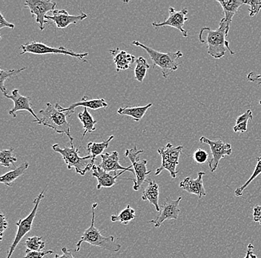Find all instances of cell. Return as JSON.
<instances>
[{
	"label": "cell",
	"mask_w": 261,
	"mask_h": 258,
	"mask_svg": "<svg viewBox=\"0 0 261 258\" xmlns=\"http://www.w3.org/2000/svg\"><path fill=\"white\" fill-rule=\"evenodd\" d=\"M228 35L227 24L223 18L216 30H213L210 27L202 28L198 38L201 43L207 45L208 55L216 60H219L225 56L227 51L231 55L236 54L231 50L229 42L226 40Z\"/></svg>",
	"instance_id": "cell-1"
},
{
	"label": "cell",
	"mask_w": 261,
	"mask_h": 258,
	"mask_svg": "<svg viewBox=\"0 0 261 258\" xmlns=\"http://www.w3.org/2000/svg\"><path fill=\"white\" fill-rule=\"evenodd\" d=\"M97 205L98 204L95 202L92 205V218H91V226L84 231L81 239L76 243V248H75L76 252L80 251L81 244L84 242L89 243L92 246H97L101 249L112 251V252H118L121 249V246L114 241V237L102 236L100 231L96 228L94 221H95V209Z\"/></svg>",
	"instance_id": "cell-2"
},
{
	"label": "cell",
	"mask_w": 261,
	"mask_h": 258,
	"mask_svg": "<svg viewBox=\"0 0 261 258\" xmlns=\"http://www.w3.org/2000/svg\"><path fill=\"white\" fill-rule=\"evenodd\" d=\"M40 113V123L39 125L46 126L49 128L53 129L56 133L65 134L69 138L70 142H73L71 135V126L67 121L68 112H63L56 106L50 103H47L46 108L42 109Z\"/></svg>",
	"instance_id": "cell-3"
},
{
	"label": "cell",
	"mask_w": 261,
	"mask_h": 258,
	"mask_svg": "<svg viewBox=\"0 0 261 258\" xmlns=\"http://www.w3.org/2000/svg\"><path fill=\"white\" fill-rule=\"evenodd\" d=\"M132 45L140 47L146 51L151 60H152L154 68L156 66L160 67L162 70L163 78H167L171 73L178 69L179 65L178 60L184 55L180 51L163 53V52H158V51L153 50L152 48L146 46L136 40H134L132 42Z\"/></svg>",
	"instance_id": "cell-4"
},
{
	"label": "cell",
	"mask_w": 261,
	"mask_h": 258,
	"mask_svg": "<svg viewBox=\"0 0 261 258\" xmlns=\"http://www.w3.org/2000/svg\"><path fill=\"white\" fill-rule=\"evenodd\" d=\"M52 149L63 156L68 170L74 168L76 174L81 176L86 175L87 167L91 162V156L89 155L85 157H81L79 156V148H75L73 142H71L69 148H62L59 144H55L52 145Z\"/></svg>",
	"instance_id": "cell-5"
},
{
	"label": "cell",
	"mask_w": 261,
	"mask_h": 258,
	"mask_svg": "<svg viewBox=\"0 0 261 258\" xmlns=\"http://www.w3.org/2000/svg\"><path fill=\"white\" fill-rule=\"evenodd\" d=\"M20 49L22 50V52L20 53L21 55L26 53L33 54V55H48V54H51V55H68V56L83 60L85 63H88L87 60H84V58L89 55L88 52L76 53L73 50H67L64 46L55 48V47L48 46V45L41 42L33 41L27 42V43L21 45Z\"/></svg>",
	"instance_id": "cell-6"
},
{
	"label": "cell",
	"mask_w": 261,
	"mask_h": 258,
	"mask_svg": "<svg viewBox=\"0 0 261 258\" xmlns=\"http://www.w3.org/2000/svg\"><path fill=\"white\" fill-rule=\"evenodd\" d=\"M182 149L184 147H174L171 143H168L164 148H159L158 152L162 158V164L155 171V175H160L163 171L166 170L170 173L171 178L175 179L178 173L176 168L178 166Z\"/></svg>",
	"instance_id": "cell-7"
},
{
	"label": "cell",
	"mask_w": 261,
	"mask_h": 258,
	"mask_svg": "<svg viewBox=\"0 0 261 258\" xmlns=\"http://www.w3.org/2000/svg\"><path fill=\"white\" fill-rule=\"evenodd\" d=\"M48 187V185L45 186L44 190L39 194L38 197L34 200V207L29 214V216L26 217L24 219H21L17 223H16L17 226V231L14 241L11 244V247L8 250V256L6 258H11L12 257L13 253L14 250L16 249V246L19 244V242L22 241V238L27 234L28 233L32 231L33 222H34V218L37 215V210H38L39 205H40L41 201L44 198V193H45V189Z\"/></svg>",
	"instance_id": "cell-8"
},
{
	"label": "cell",
	"mask_w": 261,
	"mask_h": 258,
	"mask_svg": "<svg viewBox=\"0 0 261 258\" xmlns=\"http://www.w3.org/2000/svg\"><path fill=\"white\" fill-rule=\"evenodd\" d=\"M143 150H138L137 146L134 147L132 149L126 150L125 152V157L129 158L132 162V168L135 171V179L132 180L134 182L133 189L135 192H138L141 187L142 184L146 182V176L151 174V171H148L147 169V160L140 161L139 155L143 153Z\"/></svg>",
	"instance_id": "cell-9"
},
{
	"label": "cell",
	"mask_w": 261,
	"mask_h": 258,
	"mask_svg": "<svg viewBox=\"0 0 261 258\" xmlns=\"http://www.w3.org/2000/svg\"><path fill=\"white\" fill-rule=\"evenodd\" d=\"M24 6L30 10L32 17L35 18L36 22L41 31H43L45 24H48L46 19L47 13L54 11L57 6V3L50 0H27Z\"/></svg>",
	"instance_id": "cell-10"
},
{
	"label": "cell",
	"mask_w": 261,
	"mask_h": 258,
	"mask_svg": "<svg viewBox=\"0 0 261 258\" xmlns=\"http://www.w3.org/2000/svg\"><path fill=\"white\" fill-rule=\"evenodd\" d=\"M200 142L206 144L211 149L212 158L208 161V167L212 173L216 171L220 160L226 156H230L232 153V147L230 144L222 142L221 140L208 139L206 137H200Z\"/></svg>",
	"instance_id": "cell-11"
},
{
	"label": "cell",
	"mask_w": 261,
	"mask_h": 258,
	"mask_svg": "<svg viewBox=\"0 0 261 258\" xmlns=\"http://www.w3.org/2000/svg\"><path fill=\"white\" fill-rule=\"evenodd\" d=\"M181 200L182 197H179L177 200H171L170 197L166 198L161 206L160 215L155 220H150L148 223L154 225L155 228H159L166 220H177L180 212L179 205Z\"/></svg>",
	"instance_id": "cell-12"
},
{
	"label": "cell",
	"mask_w": 261,
	"mask_h": 258,
	"mask_svg": "<svg viewBox=\"0 0 261 258\" xmlns=\"http://www.w3.org/2000/svg\"><path fill=\"white\" fill-rule=\"evenodd\" d=\"M169 17L166 20L162 22H154L152 26L156 29L163 27V26H170V27L175 28L182 33L184 37H187L189 34H188L187 31L184 29V26L188 20V17H187V14L189 13L188 10L182 9L181 11H176L174 8L170 7L169 9Z\"/></svg>",
	"instance_id": "cell-13"
},
{
	"label": "cell",
	"mask_w": 261,
	"mask_h": 258,
	"mask_svg": "<svg viewBox=\"0 0 261 258\" xmlns=\"http://www.w3.org/2000/svg\"><path fill=\"white\" fill-rule=\"evenodd\" d=\"M5 97L14 101V107L9 111L10 115H12L13 118H14V119L16 118V112H19V111H28L32 114L33 116L35 118V120L33 121V122H37L39 125L40 118L34 113V109H33L32 104H31L30 98L22 96L17 89H14L11 95H6Z\"/></svg>",
	"instance_id": "cell-14"
},
{
	"label": "cell",
	"mask_w": 261,
	"mask_h": 258,
	"mask_svg": "<svg viewBox=\"0 0 261 258\" xmlns=\"http://www.w3.org/2000/svg\"><path fill=\"white\" fill-rule=\"evenodd\" d=\"M53 15H47V20H51L55 22L58 29H66L71 24H77L78 22L84 20L88 17V15L83 11L79 15H70L68 11L65 10H57L52 11Z\"/></svg>",
	"instance_id": "cell-15"
},
{
	"label": "cell",
	"mask_w": 261,
	"mask_h": 258,
	"mask_svg": "<svg viewBox=\"0 0 261 258\" xmlns=\"http://www.w3.org/2000/svg\"><path fill=\"white\" fill-rule=\"evenodd\" d=\"M55 106L60 109L61 112H68V117L71 116L75 112V109L77 107H84V108H89L97 110L99 109H106L109 107V104L106 102L105 99H89L87 96H83L81 101L74 103L71 104L67 108H63L59 104H55Z\"/></svg>",
	"instance_id": "cell-16"
},
{
	"label": "cell",
	"mask_w": 261,
	"mask_h": 258,
	"mask_svg": "<svg viewBox=\"0 0 261 258\" xmlns=\"http://www.w3.org/2000/svg\"><path fill=\"white\" fill-rule=\"evenodd\" d=\"M102 161L99 164L103 171L106 172H117V171H125L135 174L132 166L129 167L122 166L120 164V158H119L118 152L113 151L112 153H102L101 155Z\"/></svg>",
	"instance_id": "cell-17"
},
{
	"label": "cell",
	"mask_w": 261,
	"mask_h": 258,
	"mask_svg": "<svg viewBox=\"0 0 261 258\" xmlns=\"http://www.w3.org/2000/svg\"><path fill=\"white\" fill-rule=\"evenodd\" d=\"M205 175V172L200 171L198 173L197 179H192V178L188 176L179 182V187L184 189L189 194H195V195L198 196L199 198H202V197L206 195L203 180V176Z\"/></svg>",
	"instance_id": "cell-18"
},
{
	"label": "cell",
	"mask_w": 261,
	"mask_h": 258,
	"mask_svg": "<svg viewBox=\"0 0 261 258\" xmlns=\"http://www.w3.org/2000/svg\"><path fill=\"white\" fill-rule=\"evenodd\" d=\"M92 171V176L97 179V190H101L102 187L109 189V187H113L117 183V178L120 177L123 173L125 172V171H122L119 174L116 172H106L100 167L95 165L93 167Z\"/></svg>",
	"instance_id": "cell-19"
},
{
	"label": "cell",
	"mask_w": 261,
	"mask_h": 258,
	"mask_svg": "<svg viewBox=\"0 0 261 258\" xmlns=\"http://www.w3.org/2000/svg\"><path fill=\"white\" fill-rule=\"evenodd\" d=\"M110 53L113 57L117 72L128 69L137 60L134 55L128 54L125 51L120 50L118 48L111 50Z\"/></svg>",
	"instance_id": "cell-20"
},
{
	"label": "cell",
	"mask_w": 261,
	"mask_h": 258,
	"mask_svg": "<svg viewBox=\"0 0 261 258\" xmlns=\"http://www.w3.org/2000/svg\"><path fill=\"white\" fill-rule=\"evenodd\" d=\"M217 3H219L221 7L223 8V12H224L223 19L227 24L228 30L229 32L232 18L236 15L240 8L244 5V0H227V1L217 0Z\"/></svg>",
	"instance_id": "cell-21"
},
{
	"label": "cell",
	"mask_w": 261,
	"mask_h": 258,
	"mask_svg": "<svg viewBox=\"0 0 261 258\" xmlns=\"http://www.w3.org/2000/svg\"><path fill=\"white\" fill-rule=\"evenodd\" d=\"M146 182H148V185L143 191L142 200L148 201L150 203L154 205L155 210L160 212L161 206L159 205V185L151 179H148Z\"/></svg>",
	"instance_id": "cell-22"
},
{
	"label": "cell",
	"mask_w": 261,
	"mask_h": 258,
	"mask_svg": "<svg viewBox=\"0 0 261 258\" xmlns=\"http://www.w3.org/2000/svg\"><path fill=\"white\" fill-rule=\"evenodd\" d=\"M114 138V135H111L109 139L101 142V143H96V142H89L86 147L89 156H91V162L89 163V166L87 167L86 171H89L90 170H92L93 167L94 166L96 159L98 156H101L103 153L104 150L109 147V143Z\"/></svg>",
	"instance_id": "cell-23"
},
{
	"label": "cell",
	"mask_w": 261,
	"mask_h": 258,
	"mask_svg": "<svg viewBox=\"0 0 261 258\" xmlns=\"http://www.w3.org/2000/svg\"><path fill=\"white\" fill-rule=\"evenodd\" d=\"M152 103L143 107H120L117 110V113L120 115H127L133 118L135 122H140L150 107H152Z\"/></svg>",
	"instance_id": "cell-24"
},
{
	"label": "cell",
	"mask_w": 261,
	"mask_h": 258,
	"mask_svg": "<svg viewBox=\"0 0 261 258\" xmlns=\"http://www.w3.org/2000/svg\"><path fill=\"white\" fill-rule=\"evenodd\" d=\"M29 164L25 161L22 163L20 166L16 168L15 169L6 173V174L3 175L0 177V182L1 183L6 184L8 187L12 186L13 182L16 180L18 178L20 177L23 175L24 173L25 172L26 170L29 168Z\"/></svg>",
	"instance_id": "cell-25"
},
{
	"label": "cell",
	"mask_w": 261,
	"mask_h": 258,
	"mask_svg": "<svg viewBox=\"0 0 261 258\" xmlns=\"http://www.w3.org/2000/svg\"><path fill=\"white\" fill-rule=\"evenodd\" d=\"M78 119L83 124L84 133L83 134V138L86 136V134L91 133L95 131L97 121L94 119V117L91 115V113L88 111L87 108H84L83 112L78 113Z\"/></svg>",
	"instance_id": "cell-26"
},
{
	"label": "cell",
	"mask_w": 261,
	"mask_h": 258,
	"mask_svg": "<svg viewBox=\"0 0 261 258\" xmlns=\"http://www.w3.org/2000/svg\"><path fill=\"white\" fill-rule=\"evenodd\" d=\"M135 210L132 208L130 205H127L126 208L123 209L120 214L117 215H112L111 217V220L112 222H119L123 225H128L132 220H135Z\"/></svg>",
	"instance_id": "cell-27"
},
{
	"label": "cell",
	"mask_w": 261,
	"mask_h": 258,
	"mask_svg": "<svg viewBox=\"0 0 261 258\" xmlns=\"http://www.w3.org/2000/svg\"><path fill=\"white\" fill-rule=\"evenodd\" d=\"M252 119V112L251 109H248L243 115L237 118L236 126L233 128L234 133H246L247 131L248 122Z\"/></svg>",
	"instance_id": "cell-28"
},
{
	"label": "cell",
	"mask_w": 261,
	"mask_h": 258,
	"mask_svg": "<svg viewBox=\"0 0 261 258\" xmlns=\"http://www.w3.org/2000/svg\"><path fill=\"white\" fill-rule=\"evenodd\" d=\"M150 68V65L147 63L146 59L139 57L136 60V66L135 68V79L140 83H143L146 78L147 71Z\"/></svg>",
	"instance_id": "cell-29"
},
{
	"label": "cell",
	"mask_w": 261,
	"mask_h": 258,
	"mask_svg": "<svg viewBox=\"0 0 261 258\" xmlns=\"http://www.w3.org/2000/svg\"><path fill=\"white\" fill-rule=\"evenodd\" d=\"M256 160H257V164H256L255 168H254L252 175L248 179L247 182H245L241 187L236 189V191H234V195H236V197H241V196L244 194V191L247 189L248 186L252 183L253 181H254L257 176L261 174V156L256 158Z\"/></svg>",
	"instance_id": "cell-30"
},
{
	"label": "cell",
	"mask_w": 261,
	"mask_h": 258,
	"mask_svg": "<svg viewBox=\"0 0 261 258\" xmlns=\"http://www.w3.org/2000/svg\"><path fill=\"white\" fill-rule=\"evenodd\" d=\"M25 69V67H24V68H19V69H11L8 70V71H5L3 69L0 70V89L3 92L4 96L8 94V90H6V87L5 86V82L9 78L16 76Z\"/></svg>",
	"instance_id": "cell-31"
},
{
	"label": "cell",
	"mask_w": 261,
	"mask_h": 258,
	"mask_svg": "<svg viewBox=\"0 0 261 258\" xmlns=\"http://www.w3.org/2000/svg\"><path fill=\"white\" fill-rule=\"evenodd\" d=\"M17 161L15 155L14 154V149L12 148L8 150H3L0 152V165L6 168H10L12 165L15 166V162Z\"/></svg>",
	"instance_id": "cell-32"
},
{
	"label": "cell",
	"mask_w": 261,
	"mask_h": 258,
	"mask_svg": "<svg viewBox=\"0 0 261 258\" xmlns=\"http://www.w3.org/2000/svg\"><path fill=\"white\" fill-rule=\"evenodd\" d=\"M24 246L26 249L30 251H41V250L45 248V243L42 241V238L40 237H32L26 240Z\"/></svg>",
	"instance_id": "cell-33"
},
{
	"label": "cell",
	"mask_w": 261,
	"mask_h": 258,
	"mask_svg": "<svg viewBox=\"0 0 261 258\" xmlns=\"http://www.w3.org/2000/svg\"><path fill=\"white\" fill-rule=\"evenodd\" d=\"M244 1V4L249 6V17H252L258 14L261 10V0H248Z\"/></svg>",
	"instance_id": "cell-34"
},
{
	"label": "cell",
	"mask_w": 261,
	"mask_h": 258,
	"mask_svg": "<svg viewBox=\"0 0 261 258\" xmlns=\"http://www.w3.org/2000/svg\"><path fill=\"white\" fill-rule=\"evenodd\" d=\"M194 159L198 164H204L208 161V154L205 150L198 149L196 150L193 155Z\"/></svg>",
	"instance_id": "cell-35"
},
{
	"label": "cell",
	"mask_w": 261,
	"mask_h": 258,
	"mask_svg": "<svg viewBox=\"0 0 261 258\" xmlns=\"http://www.w3.org/2000/svg\"><path fill=\"white\" fill-rule=\"evenodd\" d=\"M26 255L24 258H44L47 254H53V251L49 250L47 251H34L26 249Z\"/></svg>",
	"instance_id": "cell-36"
},
{
	"label": "cell",
	"mask_w": 261,
	"mask_h": 258,
	"mask_svg": "<svg viewBox=\"0 0 261 258\" xmlns=\"http://www.w3.org/2000/svg\"><path fill=\"white\" fill-rule=\"evenodd\" d=\"M8 227L7 219L3 213L0 214V241H3V233L7 229Z\"/></svg>",
	"instance_id": "cell-37"
},
{
	"label": "cell",
	"mask_w": 261,
	"mask_h": 258,
	"mask_svg": "<svg viewBox=\"0 0 261 258\" xmlns=\"http://www.w3.org/2000/svg\"><path fill=\"white\" fill-rule=\"evenodd\" d=\"M253 220L261 225V205H254L253 208Z\"/></svg>",
	"instance_id": "cell-38"
},
{
	"label": "cell",
	"mask_w": 261,
	"mask_h": 258,
	"mask_svg": "<svg viewBox=\"0 0 261 258\" xmlns=\"http://www.w3.org/2000/svg\"><path fill=\"white\" fill-rule=\"evenodd\" d=\"M247 80L249 82L261 85V75L257 74L254 72H251L247 75Z\"/></svg>",
	"instance_id": "cell-39"
},
{
	"label": "cell",
	"mask_w": 261,
	"mask_h": 258,
	"mask_svg": "<svg viewBox=\"0 0 261 258\" xmlns=\"http://www.w3.org/2000/svg\"><path fill=\"white\" fill-rule=\"evenodd\" d=\"M3 28H10L11 29H14L15 26L11 22H8L5 17H3V14L0 12V29H3Z\"/></svg>",
	"instance_id": "cell-40"
},
{
	"label": "cell",
	"mask_w": 261,
	"mask_h": 258,
	"mask_svg": "<svg viewBox=\"0 0 261 258\" xmlns=\"http://www.w3.org/2000/svg\"><path fill=\"white\" fill-rule=\"evenodd\" d=\"M62 251H63V254L62 255L56 254L54 258H74L72 255L71 249H68L66 247H63Z\"/></svg>",
	"instance_id": "cell-41"
},
{
	"label": "cell",
	"mask_w": 261,
	"mask_h": 258,
	"mask_svg": "<svg viewBox=\"0 0 261 258\" xmlns=\"http://www.w3.org/2000/svg\"><path fill=\"white\" fill-rule=\"evenodd\" d=\"M254 247L252 243H249L247 246V251H246V256L244 258H252V254L254 253Z\"/></svg>",
	"instance_id": "cell-42"
},
{
	"label": "cell",
	"mask_w": 261,
	"mask_h": 258,
	"mask_svg": "<svg viewBox=\"0 0 261 258\" xmlns=\"http://www.w3.org/2000/svg\"><path fill=\"white\" fill-rule=\"evenodd\" d=\"M252 258H258L257 257V256L255 255V254H254V253H253V254H252Z\"/></svg>",
	"instance_id": "cell-43"
},
{
	"label": "cell",
	"mask_w": 261,
	"mask_h": 258,
	"mask_svg": "<svg viewBox=\"0 0 261 258\" xmlns=\"http://www.w3.org/2000/svg\"><path fill=\"white\" fill-rule=\"evenodd\" d=\"M259 104H260V105H261V100L259 101Z\"/></svg>",
	"instance_id": "cell-44"
}]
</instances>
